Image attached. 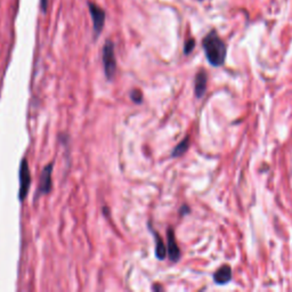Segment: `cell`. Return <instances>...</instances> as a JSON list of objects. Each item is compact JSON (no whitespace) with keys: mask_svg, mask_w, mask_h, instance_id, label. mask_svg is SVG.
Listing matches in <instances>:
<instances>
[{"mask_svg":"<svg viewBox=\"0 0 292 292\" xmlns=\"http://www.w3.org/2000/svg\"><path fill=\"white\" fill-rule=\"evenodd\" d=\"M167 237H168V243H167V253H168L169 259L176 262L181 258V250L178 248L176 237H175V232L173 228H169L167 231Z\"/></svg>","mask_w":292,"mask_h":292,"instance_id":"8992f818","label":"cell"},{"mask_svg":"<svg viewBox=\"0 0 292 292\" xmlns=\"http://www.w3.org/2000/svg\"><path fill=\"white\" fill-rule=\"evenodd\" d=\"M207 73L204 71H200L197 77H195V96L197 97L200 98L204 95V91H206L207 88Z\"/></svg>","mask_w":292,"mask_h":292,"instance_id":"ba28073f","label":"cell"},{"mask_svg":"<svg viewBox=\"0 0 292 292\" xmlns=\"http://www.w3.org/2000/svg\"><path fill=\"white\" fill-rule=\"evenodd\" d=\"M130 98H131V101L133 103L140 104L141 103V99H143V94H141L138 89H135V90L131 91Z\"/></svg>","mask_w":292,"mask_h":292,"instance_id":"8fae6325","label":"cell"},{"mask_svg":"<svg viewBox=\"0 0 292 292\" xmlns=\"http://www.w3.org/2000/svg\"><path fill=\"white\" fill-rule=\"evenodd\" d=\"M202 46L207 60L209 61L212 66H220L224 64L227 54L226 45L224 44V41L219 38V36L215 31L208 33L204 37Z\"/></svg>","mask_w":292,"mask_h":292,"instance_id":"6da1fadb","label":"cell"},{"mask_svg":"<svg viewBox=\"0 0 292 292\" xmlns=\"http://www.w3.org/2000/svg\"><path fill=\"white\" fill-rule=\"evenodd\" d=\"M53 169L54 164H48L41 172L40 184L38 187V195L48 194L53 189Z\"/></svg>","mask_w":292,"mask_h":292,"instance_id":"5b68a950","label":"cell"},{"mask_svg":"<svg viewBox=\"0 0 292 292\" xmlns=\"http://www.w3.org/2000/svg\"><path fill=\"white\" fill-rule=\"evenodd\" d=\"M189 146H190V137L189 136H186L184 139H183L181 143H179L176 148H175V150L173 151L172 153V156L174 158H176V157H181L184 154L187 150H189Z\"/></svg>","mask_w":292,"mask_h":292,"instance_id":"30bf717a","label":"cell"},{"mask_svg":"<svg viewBox=\"0 0 292 292\" xmlns=\"http://www.w3.org/2000/svg\"><path fill=\"white\" fill-rule=\"evenodd\" d=\"M195 45V41L193 39H190L189 41L185 43V47H184V53L185 54H190L192 51H193Z\"/></svg>","mask_w":292,"mask_h":292,"instance_id":"7c38bea8","label":"cell"},{"mask_svg":"<svg viewBox=\"0 0 292 292\" xmlns=\"http://www.w3.org/2000/svg\"><path fill=\"white\" fill-rule=\"evenodd\" d=\"M232 279V269L228 265H224L214 274V281L217 284H226Z\"/></svg>","mask_w":292,"mask_h":292,"instance_id":"52a82bcc","label":"cell"},{"mask_svg":"<svg viewBox=\"0 0 292 292\" xmlns=\"http://www.w3.org/2000/svg\"><path fill=\"white\" fill-rule=\"evenodd\" d=\"M88 8H89L91 20H93V29H94L95 38H97V37L102 33L104 23H105V19H106L105 11L94 3H89Z\"/></svg>","mask_w":292,"mask_h":292,"instance_id":"277c9868","label":"cell"},{"mask_svg":"<svg viewBox=\"0 0 292 292\" xmlns=\"http://www.w3.org/2000/svg\"><path fill=\"white\" fill-rule=\"evenodd\" d=\"M20 191H19V199L20 201H23L27 198L29 193V189L31 185V174L30 169H29L28 160L24 158L21 161L20 166Z\"/></svg>","mask_w":292,"mask_h":292,"instance_id":"3957f363","label":"cell"},{"mask_svg":"<svg viewBox=\"0 0 292 292\" xmlns=\"http://www.w3.org/2000/svg\"><path fill=\"white\" fill-rule=\"evenodd\" d=\"M154 233V232H153ZM154 237H156V256L158 259L164 260L167 256V248L162 241L161 236L157 233H154Z\"/></svg>","mask_w":292,"mask_h":292,"instance_id":"9c48e42d","label":"cell"},{"mask_svg":"<svg viewBox=\"0 0 292 292\" xmlns=\"http://www.w3.org/2000/svg\"><path fill=\"white\" fill-rule=\"evenodd\" d=\"M47 6H48V0H40V7L44 13L47 12Z\"/></svg>","mask_w":292,"mask_h":292,"instance_id":"4fadbf2b","label":"cell"},{"mask_svg":"<svg viewBox=\"0 0 292 292\" xmlns=\"http://www.w3.org/2000/svg\"><path fill=\"white\" fill-rule=\"evenodd\" d=\"M179 212H181V215L184 216L185 214H189V212H190V208L187 207V206H183L181 208V211H179Z\"/></svg>","mask_w":292,"mask_h":292,"instance_id":"5bb4252c","label":"cell"},{"mask_svg":"<svg viewBox=\"0 0 292 292\" xmlns=\"http://www.w3.org/2000/svg\"><path fill=\"white\" fill-rule=\"evenodd\" d=\"M102 60L104 72H105V77L107 80H112L114 78L116 72V58L114 53V44L111 40H107L103 46L102 52Z\"/></svg>","mask_w":292,"mask_h":292,"instance_id":"7a4b0ae2","label":"cell"}]
</instances>
